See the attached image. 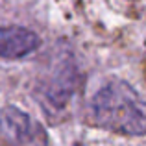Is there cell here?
Wrapping results in <instances>:
<instances>
[{
	"label": "cell",
	"instance_id": "obj_1",
	"mask_svg": "<svg viewBox=\"0 0 146 146\" xmlns=\"http://www.w3.org/2000/svg\"><path fill=\"white\" fill-rule=\"evenodd\" d=\"M87 115L96 128L128 137L146 135V102L124 80L100 85L89 100Z\"/></svg>",
	"mask_w": 146,
	"mask_h": 146
},
{
	"label": "cell",
	"instance_id": "obj_2",
	"mask_svg": "<svg viewBox=\"0 0 146 146\" xmlns=\"http://www.w3.org/2000/svg\"><path fill=\"white\" fill-rule=\"evenodd\" d=\"M0 141L4 146H48V133L32 115L6 106L0 109Z\"/></svg>",
	"mask_w": 146,
	"mask_h": 146
},
{
	"label": "cell",
	"instance_id": "obj_3",
	"mask_svg": "<svg viewBox=\"0 0 146 146\" xmlns=\"http://www.w3.org/2000/svg\"><path fill=\"white\" fill-rule=\"evenodd\" d=\"M41 37L22 26H0V59H22L37 52Z\"/></svg>",
	"mask_w": 146,
	"mask_h": 146
}]
</instances>
